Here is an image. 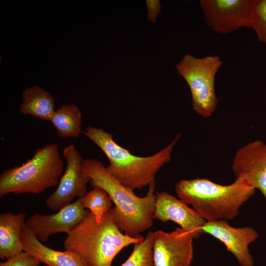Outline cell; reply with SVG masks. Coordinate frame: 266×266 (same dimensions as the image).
<instances>
[{"instance_id":"obj_1","label":"cell","mask_w":266,"mask_h":266,"mask_svg":"<svg viewBox=\"0 0 266 266\" xmlns=\"http://www.w3.org/2000/svg\"><path fill=\"white\" fill-rule=\"evenodd\" d=\"M81 170L90 178L92 187H100L108 194L115 205L112 208L114 221L121 232L129 236L138 237L151 227L156 198L155 182L149 186L145 196L140 197L122 184L98 160L83 159Z\"/></svg>"},{"instance_id":"obj_2","label":"cell","mask_w":266,"mask_h":266,"mask_svg":"<svg viewBox=\"0 0 266 266\" xmlns=\"http://www.w3.org/2000/svg\"><path fill=\"white\" fill-rule=\"evenodd\" d=\"M144 238L123 234L114 221L112 208L104 214L100 222L87 210L83 220L67 234L64 246L86 266H112L114 258L123 248Z\"/></svg>"},{"instance_id":"obj_3","label":"cell","mask_w":266,"mask_h":266,"mask_svg":"<svg viewBox=\"0 0 266 266\" xmlns=\"http://www.w3.org/2000/svg\"><path fill=\"white\" fill-rule=\"evenodd\" d=\"M84 134L103 152L109 161L107 168L126 187L141 189L155 182L157 172L171 159L175 146L181 135L177 134L171 142L155 154L141 157L132 154L117 143L112 133L101 128L88 126Z\"/></svg>"},{"instance_id":"obj_4","label":"cell","mask_w":266,"mask_h":266,"mask_svg":"<svg viewBox=\"0 0 266 266\" xmlns=\"http://www.w3.org/2000/svg\"><path fill=\"white\" fill-rule=\"evenodd\" d=\"M178 198L191 205L206 222L235 218L241 206L254 194L256 189L234 180L228 185L206 178L181 180L175 185Z\"/></svg>"},{"instance_id":"obj_5","label":"cell","mask_w":266,"mask_h":266,"mask_svg":"<svg viewBox=\"0 0 266 266\" xmlns=\"http://www.w3.org/2000/svg\"><path fill=\"white\" fill-rule=\"evenodd\" d=\"M63 167L57 144H48L37 148L26 162L1 173L0 197L11 193H42L58 184Z\"/></svg>"},{"instance_id":"obj_6","label":"cell","mask_w":266,"mask_h":266,"mask_svg":"<svg viewBox=\"0 0 266 266\" xmlns=\"http://www.w3.org/2000/svg\"><path fill=\"white\" fill-rule=\"evenodd\" d=\"M222 64L217 55L198 58L187 54L175 66L189 87L193 110L203 118L210 117L216 109L215 79Z\"/></svg>"},{"instance_id":"obj_7","label":"cell","mask_w":266,"mask_h":266,"mask_svg":"<svg viewBox=\"0 0 266 266\" xmlns=\"http://www.w3.org/2000/svg\"><path fill=\"white\" fill-rule=\"evenodd\" d=\"M254 0H200L207 26L216 33L228 34L249 27Z\"/></svg>"},{"instance_id":"obj_8","label":"cell","mask_w":266,"mask_h":266,"mask_svg":"<svg viewBox=\"0 0 266 266\" xmlns=\"http://www.w3.org/2000/svg\"><path fill=\"white\" fill-rule=\"evenodd\" d=\"M63 155L66 167L61 177L57 188L47 199L46 206L53 210H60L77 197L82 198L86 193L90 178L81 170L83 159L73 144L64 147Z\"/></svg>"},{"instance_id":"obj_9","label":"cell","mask_w":266,"mask_h":266,"mask_svg":"<svg viewBox=\"0 0 266 266\" xmlns=\"http://www.w3.org/2000/svg\"><path fill=\"white\" fill-rule=\"evenodd\" d=\"M194 239L192 233L181 228L170 233L153 232L154 266H191Z\"/></svg>"},{"instance_id":"obj_10","label":"cell","mask_w":266,"mask_h":266,"mask_svg":"<svg viewBox=\"0 0 266 266\" xmlns=\"http://www.w3.org/2000/svg\"><path fill=\"white\" fill-rule=\"evenodd\" d=\"M232 169L235 180L259 190L266 200V143L256 140L239 148Z\"/></svg>"},{"instance_id":"obj_11","label":"cell","mask_w":266,"mask_h":266,"mask_svg":"<svg viewBox=\"0 0 266 266\" xmlns=\"http://www.w3.org/2000/svg\"><path fill=\"white\" fill-rule=\"evenodd\" d=\"M78 198L54 214L41 215L35 213L28 218L26 226L41 242L47 241L53 234L70 233L83 220L87 213Z\"/></svg>"},{"instance_id":"obj_12","label":"cell","mask_w":266,"mask_h":266,"mask_svg":"<svg viewBox=\"0 0 266 266\" xmlns=\"http://www.w3.org/2000/svg\"><path fill=\"white\" fill-rule=\"evenodd\" d=\"M202 230L203 233H208L223 243L240 266H254L249 245L259 237L255 229L248 227L235 228L226 220H220L206 222Z\"/></svg>"},{"instance_id":"obj_13","label":"cell","mask_w":266,"mask_h":266,"mask_svg":"<svg viewBox=\"0 0 266 266\" xmlns=\"http://www.w3.org/2000/svg\"><path fill=\"white\" fill-rule=\"evenodd\" d=\"M156 195L154 219L163 222H174L192 233L195 239L203 233L202 228L206 221L193 208L166 192H158Z\"/></svg>"},{"instance_id":"obj_14","label":"cell","mask_w":266,"mask_h":266,"mask_svg":"<svg viewBox=\"0 0 266 266\" xmlns=\"http://www.w3.org/2000/svg\"><path fill=\"white\" fill-rule=\"evenodd\" d=\"M23 251L47 266H86L76 254L54 250L43 244L26 226L22 233Z\"/></svg>"},{"instance_id":"obj_15","label":"cell","mask_w":266,"mask_h":266,"mask_svg":"<svg viewBox=\"0 0 266 266\" xmlns=\"http://www.w3.org/2000/svg\"><path fill=\"white\" fill-rule=\"evenodd\" d=\"M26 214L3 212L0 214V258L8 260L23 252L22 233Z\"/></svg>"},{"instance_id":"obj_16","label":"cell","mask_w":266,"mask_h":266,"mask_svg":"<svg viewBox=\"0 0 266 266\" xmlns=\"http://www.w3.org/2000/svg\"><path fill=\"white\" fill-rule=\"evenodd\" d=\"M22 99L20 112L22 114L49 121L55 111L53 96L38 85L25 89Z\"/></svg>"},{"instance_id":"obj_17","label":"cell","mask_w":266,"mask_h":266,"mask_svg":"<svg viewBox=\"0 0 266 266\" xmlns=\"http://www.w3.org/2000/svg\"><path fill=\"white\" fill-rule=\"evenodd\" d=\"M49 121L61 137L75 138L82 133V114L75 104L62 105L55 111Z\"/></svg>"},{"instance_id":"obj_18","label":"cell","mask_w":266,"mask_h":266,"mask_svg":"<svg viewBox=\"0 0 266 266\" xmlns=\"http://www.w3.org/2000/svg\"><path fill=\"white\" fill-rule=\"evenodd\" d=\"M112 201L106 192L98 187L86 193L82 198V204L95 216L98 222H100L104 214L111 209Z\"/></svg>"},{"instance_id":"obj_19","label":"cell","mask_w":266,"mask_h":266,"mask_svg":"<svg viewBox=\"0 0 266 266\" xmlns=\"http://www.w3.org/2000/svg\"><path fill=\"white\" fill-rule=\"evenodd\" d=\"M152 233L148 232L142 241L134 244L131 255L120 266H154Z\"/></svg>"},{"instance_id":"obj_20","label":"cell","mask_w":266,"mask_h":266,"mask_svg":"<svg viewBox=\"0 0 266 266\" xmlns=\"http://www.w3.org/2000/svg\"><path fill=\"white\" fill-rule=\"evenodd\" d=\"M260 41L266 44V0H254L250 25Z\"/></svg>"},{"instance_id":"obj_21","label":"cell","mask_w":266,"mask_h":266,"mask_svg":"<svg viewBox=\"0 0 266 266\" xmlns=\"http://www.w3.org/2000/svg\"><path fill=\"white\" fill-rule=\"evenodd\" d=\"M40 264L34 257L23 251L16 257L0 262V266H39Z\"/></svg>"},{"instance_id":"obj_22","label":"cell","mask_w":266,"mask_h":266,"mask_svg":"<svg viewBox=\"0 0 266 266\" xmlns=\"http://www.w3.org/2000/svg\"><path fill=\"white\" fill-rule=\"evenodd\" d=\"M146 5L147 9V18L155 23L159 14L161 12V3L158 0H147Z\"/></svg>"}]
</instances>
